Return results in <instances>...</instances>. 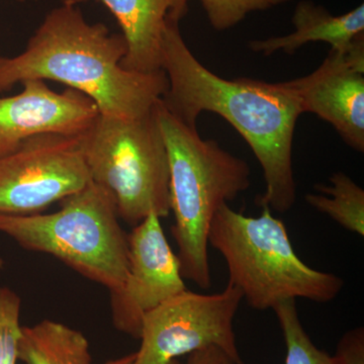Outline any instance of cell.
Here are the masks:
<instances>
[{
    "mask_svg": "<svg viewBox=\"0 0 364 364\" xmlns=\"http://www.w3.org/2000/svg\"><path fill=\"white\" fill-rule=\"evenodd\" d=\"M127 51L122 33L90 23L67 0L45 16L25 51L0 58V92L32 79L57 81L92 100L102 116L138 119L162 100L168 79L163 70H127L122 65Z\"/></svg>",
    "mask_w": 364,
    "mask_h": 364,
    "instance_id": "2",
    "label": "cell"
},
{
    "mask_svg": "<svg viewBox=\"0 0 364 364\" xmlns=\"http://www.w3.org/2000/svg\"><path fill=\"white\" fill-rule=\"evenodd\" d=\"M18 1H25V0H18Z\"/></svg>",
    "mask_w": 364,
    "mask_h": 364,
    "instance_id": "24",
    "label": "cell"
},
{
    "mask_svg": "<svg viewBox=\"0 0 364 364\" xmlns=\"http://www.w3.org/2000/svg\"><path fill=\"white\" fill-rule=\"evenodd\" d=\"M243 299L228 282L221 293L188 289L146 313L141 329L138 364H168L210 346L219 347L236 364H243L234 332V318Z\"/></svg>",
    "mask_w": 364,
    "mask_h": 364,
    "instance_id": "7",
    "label": "cell"
},
{
    "mask_svg": "<svg viewBox=\"0 0 364 364\" xmlns=\"http://www.w3.org/2000/svg\"><path fill=\"white\" fill-rule=\"evenodd\" d=\"M79 138L91 181L112 193L127 224L170 214L168 154L156 105L135 119L100 114Z\"/></svg>",
    "mask_w": 364,
    "mask_h": 364,
    "instance_id": "6",
    "label": "cell"
},
{
    "mask_svg": "<svg viewBox=\"0 0 364 364\" xmlns=\"http://www.w3.org/2000/svg\"><path fill=\"white\" fill-rule=\"evenodd\" d=\"M4 259H2L1 257H0V268H1L2 267H4Z\"/></svg>",
    "mask_w": 364,
    "mask_h": 364,
    "instance_id": "23",
    "label": "cell"
},
{
    "mask_svg": "<svg viewBox=\"0 0 364 364\" xmlns=\"http://www.w3.org/2000/svg\"><path fill=\"white\" fill-rule=\"evenodd\" d=\"M294 31L282 37L253 40L249 48L264 56L282 51L294 54L308 43L324 42L337 53H347L364 33V6L341 16H333L325 7L309 0L299 1L293 16Z\"/></svg>",
    "mask_w": 364,
    "mask_h": 364,
    "instance_id": "13",
    "label": "cell"
},
{
    "mask_svg": "<svg viewBox=\"0 0 364 364\" xmlns=\"http://www.w3.org/2000/svg\"><path fill=\"white\" fill-rule=\"evenodd\" d=\"M287 83L303 114L324 119L349 147L364 152V33L348 52L330 51L315 71Z\"/></svg>",
    "mask_w": 364,
    "mask_h": 364,
    "instance_id": "10",
    "label": "cell"
},
{
    "mask_svg": "<svg viewBox=\"0 0 364 364\" xmlns=\"http://www.w3.org/2000/svg\"><path fill=\"white\" fill-rule=\"evenodd\" d=\"M0 58H1V57H0Z\"/></svg>",
    "mask_w": 364,
    "mask_h": 364,
    "instance_id": "25",
    "label": "cell"
},
{
    "mask_svg": "<svg viewBox=\"0 0 364 364\" xmlns=\"http://www.w3.org/2000/svg\"><path fill=\"white\" fill-rule=\"evenodd\" d=\"M334 364H364V330L356 328L345 333L340 340L335 356Z\"/></svg>",
    "mask_w": 364,
    "mask_h": 364,
    "instance_id": "19",
    "label": "cell"
},
{
    "mask_svg": "<svg viewBox=\"0 0 364 364\" xmlns=\"http://www.w3.org/2000/svg\"><path fill=\"white\" fill-rule=\"evenodd\" d=\"M21 301L6 287H0V364H16L21 336Z\"/></svg>",
    "mask_w": 364,
    "mask_h": 364,
    "instance_id": "17",
    "label": "cell"
},
{
    "mask_svg": "<svg viewBox=\"0 0 364 364\" xmlns=\"http://www.w3.org/2000/svg\"><path fill=\"white\" fill-rule=\"evenodd\" d=\"M114 14L128 47L122 65L130 71L162 70L163 36L167 26L179 23L189 0H97Z\"/></svg>",
    "mask_w": 364,
    "mask_h": 364,
    "instance_id": "12",
    "label": "cell"
},
{
    "mask_svg": "<svg viewBox=\"0 0 364 364\" xmlns=\"http://www.w3.org/2000/svg\"><path fill=\"white\" fill-rule=\"evenodd\" d=\"M186 364H236L219 347L210 346L189 354Z\"/></svg>",
    "mask_w": 364,
    "mask_h": 364,
    "instance_id": "20",
    "label": "cell"
},
{
    "mask_svg": "<svg viewBox=\"0 0 364 364\" xmlns=\"http://www.w3.org/2000/svg\"><path fill=\"white\" fill-rule=\"evenodd\" d=\"M102 364H138V363H136L135 352V353L129 354V355L123 356V358L112 359V360Z\"/></svg>",
    "mask_w": 364,
    "mask_h": 364,
    "instance_id": "21",
    "label": "cell"
},
{
    "mask_svg": "<svg viewBox=\"0 0 364 364\" xmlns=\"http://www.w3.org/2000/svg\"><path fill=\"white\" fill-rule=\"evenodd\" d=\"M18 360L25 364H91L90 343L83 333L44 320L21 327Z\"/></svg>",
    "mask_w": 364,
    "mask_h": 364,
    "instance_id": "14",
    "label": "cell"
},
{
    "mask_svg": "<svg viewBox=\"0 0 364 364\" xmlns=\"http://www.w3.org/2000/svg\"><path fill=\"white\" fill-rule=\"evenodd\" d=\"M161 48V69L168 79L163 105L193 128L203 112L226 119L250 146L262 168L267 189L258 205L289 212L296 200L293 143L303 114L293 88L287 81L220 77L196 59L182 38L179 23L167 26Z\"/></svg>",
    "mask_w": 364,
    "mask_h": 364,
    "instance_id": "1",
    "label": "cell"
},
{
    "mask_svg": "<svg viewBox=\"0 0 364 364\" xmlns=\"http://www.w3.org/2000/svg\"><path fill=\"white\" fill-rule=\"evenodd\" d=\"M168 364H181V363H179V361L177 360V359H174V360H172L171 363H169Z\"/></svg>",
    "mask_w": 364,
    "mask_h": 364,
    "instance_id": "22",
    "label": "cell"
},
{
    "mask_svg": "<svg viewBox=\"0 0 364 364\" xmlns=\"http://www.w3.org/2000/svg\"><path fill=\"white\" fill-rule=\"evenodd\" d=\"M273 311L286 341V364H334L332 356L317 348L306 334L299 321L296 299L282 301Z\"/></svg>",
    "mask_w": 364,
    "mask_h": 364,
    "instance_id": "16",
    "label": "cell"
},
{
    "mask_svg": "<svg viewBox=\"0 0 364 364\" xmlns=\"http://www.w3.org/2000/svg\"><path fill=\"white\" fill-rule=\"evenodd\" d=\"M21 85L18 95L0 97V157L33 136H82L100 116L95 102L80 91L56 92L39 79Z\"/></svg>",
    "mask_w": 364,
    "mask_h": 364,
    "instance_id": "11",
    "label": "cell"
},
{
    "mask_svg": "<svg viewBox=\"0 0 364 364\" xmlns=\"http://www.w3.org/2000/svg\"><path fill=\"white\" fill-rule=\"evenodd\" d=\"M262 208L258 217H248L224 205L213 219L208 245L226 261L230 284L258 311L273 310L287 299L326 304L336 299L343 279L306 265L284 223Z\"/></svg>",
    "mask_w": 364,
    "mask_h": 364,
    "instance_id": "4",
    "label": "cell"
},
{
    "mask_svg": "<svg viewBox=\"0 0 364 364\" xmlns=\"http://www.w3.org/2000/svg\"><path fill=\"white\" fill-rule=\"evenodd\" d=\"M90 182L79 136H33L0 157V215L41 214Z\"/></svg>",
    "mask_w": 364,
    "mask_h": 364,
    "instance_id": "8",
    "label": "cell"
},
{
    "mask_svg": "<svg viewBox=\"0 0 364 364\" xmlns=\"http://www.w3.org/2000/svg\"><path fill=\"white\" fill-rule=\"evenodd\" d=\"M318 193H308L306 200L318 212L329 215L340 226L364 235V191L343 172L330 177V186L317 184Z\"/></svg>",
    "mask_w": 364,
    "mask_h": 364,
    "instance_id": "15",
    "label": "cell"
},
{
    "mask_svg": "<svg viewBox=\"0 0 364 364\" xmlns=\"http://www.w3.org/2000/svg\"><path fill=\"white\" fill-rule=\"evenodd\" d=\"M114 196L91 181L51 214L0 215V233L21 247L48 254L109 289L123 287L129 272L128 236Z\"/></svg>",
    "mask_w": 364,
    "mask_h": 364,
    "instance_id": "5",
    "label": "cell"
},
{
    "mask_svg": "<svg viewBox=\"0 0 364 364\" xmlns=\"http://www.w3.org/2000/svg\"><path fill=\"white\" fill-rule=\"evenodd\" d=\"M287 1L289 0H200L210 25L217 31L233 28L253 11H265Z\"/></svg>",
    "mask_w": 364,
    "mask_h": 364,
    "instance_id": "18",
    "label": "cell"
},
{
    "mask_svg": "<svg viewBox=\"0 0 364 364\" xmlns=\"http://www.w3.org/2000/svg\"><path fill=\"white\" fill-rule=\"evenodd\" d=\"M156 112L168 154L171 233L178 248L183 279L203 289L212 287L208 261V234L218 210L250 186L245 160L205 140L198 129L182 123L163 105Z\"/></svg>",
    "mask_w": 364,
    "mask_h": 364,
    "instance_id": "3",
    "label": "cell"
},
{
    "mask_svg": "<svg viewBox=\"0 0 364 364\" xmlns=\"http://www.w3.org/2000/svg\"><path fill=\"white\" fill-rule=\"evenodd\" d=\"M129 272L123 287L111 294L112 324L140 339L146 313L186 291L181 263L163 232L160 218L148 215L128 236Z\"/></svg>",
    "mask_w": 364,
    "mask_h": 364,
    "instance_id": "9",
    "label": "cell"
}]
</instances>
